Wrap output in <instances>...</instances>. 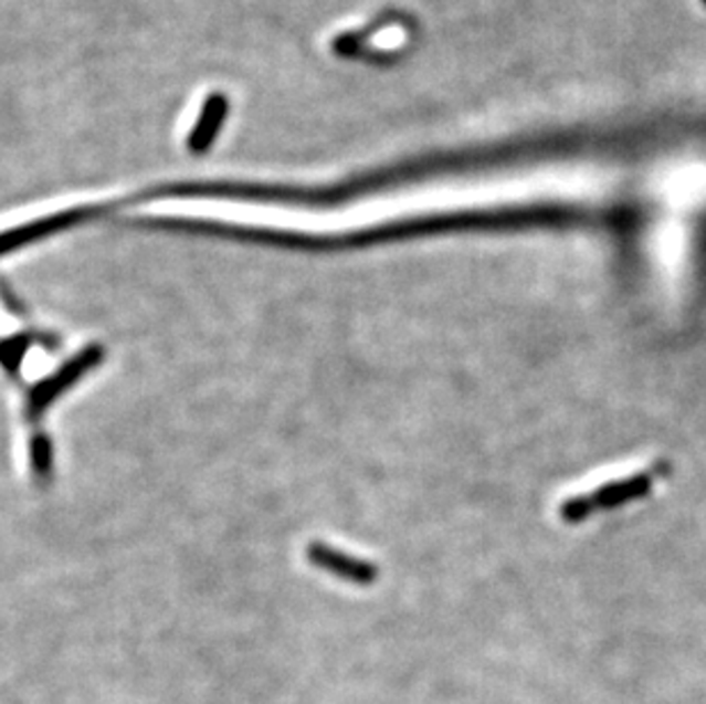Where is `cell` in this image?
Listing matches in <instances>:
<instances>
[{"instance_id":"6da1fadb","label":"cell","mask_w":706,"mask_h":704,"mask_svg":"<svg viewBox=\"0 0 706 704\" xmlns=\"http://www.w3.org/2000/svg\"><path fill=\"white\" fill-rule=\"evenodd\" d=\"M661 469H667V466H661ZM661 469H652V472H645V474H633L629 479L613 481V483L603 485V487H599V490H594L590 494L571 496L565 503H560L558 513H560L562 522L577 524V522H583L586 517H590L597 511H611V508L622 506V503H626V501L641 498V496L652 492L654 481L658 479Z\"/></svg>"}]
</instances>
